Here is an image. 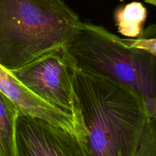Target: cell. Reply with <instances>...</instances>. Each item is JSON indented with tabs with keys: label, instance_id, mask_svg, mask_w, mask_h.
Here are the masks:
<instances>
[{
	"label": "cell",
	"instance_id": "9c48e42d",
	"mask_svg": "<svg viewBox=\"0 0 156 156\" xmlns=\"http://www.w3.org/2000/svg\"><path fill=\"white\" fill-rule=\"evenodd\" d=\"M114 37L123 45L145 50L156 58V24L143 30V34L137 38L120 37L115 34Z\"/></svg>",
	"mask_w": 156,
	"mask_h": 156
},
{
	"label": "cell",
	"instance_id": "5b68a950",
	"mask_svg": "<svg viewBox=\"0 0 156 156\" xmlns=\"http://www.w3.org/2000/svg\"><path fill=\"white\" fill-rule=\"evenodd\" d=\"M18 156H89L88 149L69 131L41 119L18 114Z\"/></svg>",
	"mask_w": 156,
	"mask_h": 156
},
{
	"label": "cell",
	"instance_id": "8992f818",
	"mask_svg": "<svg viewBox=\"0 0 156 156\" xmlns=\"http://www.w3.org/2000/svg\"><path fill=\"white\" fill-rule=\"evenodd\" d=\"M0 91L16 106L19 114L41 119L76 135L86 145L87 137L65 113L38 98L0 66Z\"/></svg>",
	"mask_w": 156,
	"mask_h": 156
},
{
	"label": "cell",
	"instance_id": "277c9868",
	"mask_svg": "<svg viewBox=\"0 0 156 156\" xmlns=\"http://www.w3.org/2000/svg\"><path fill=\"white\" fill-rule=\"evenodd\" d=\"M73 66L62 47L9 71L38 98L67 114L88 137L73 87Z\"/></svg>",
	"mask_w": 156,
	"mask_h": 156
},
{
	"label": "cell",
	"instance_id": "7a4b0ae2",
	"mask_svg": "<svg viewBox=\"0 0 156 156\" xmlns=\"http://www.w3.org/2000/svg\"><path fill=\"white\" fill-rule=\"evenodd\" d=\"M81 22L62 0H0V66L16 69L62 48Z\"/></svg>",
	"mask_w": 156,
	"mask_h": 156
},
{
	"label": "cell",
	"instance_id": "ba28073f",
	"mask_svg": "<svg viewBox=\"0 0 156 156\" xmlns=\"http://www.w3.org/2000/svg\"><path fill=\"white\" fill-rule=\"evenodd\" d=\"M147 18V10L140 2H132L119 6L114 12L118 32L126 38H137L143 34Z\"/></svg>",
	"mask_w": 156,
	"mask_h": 156
},
{
	"label": "cell",
	"instance_id": "6da1fadb",
	"mask_svg": "<svg viewBox=\"0 0 156 156\" xmlns=\"http://www.w3.org/2000/svg\"><path fill=\"white\" fill-rule=\"evenodd\" d=\"M73 83L88 133L89 156H135L150 118L136 95L74 65Z\"/></svg>",
	"mask_w": 156,
	"mask_h": 156
},
{
	"label": "cell",
	"instance_id": "30bf717a",
	"mask_svg": "<svg viewBox=\"0 0 156 156\" xmlns=\"http://www.w3.org/2000/svg\"><path fill=\"white\" fill-rule=\"evenodd\" d=\"M135 156H156V119L149 118Z\"/></svg>",
	"mask_w": 156,
	"mask_h": 156
},
{
	"label": "cell",
	"instance_id": "8fae6325",
	"mask_svg": "<svg viewBox=\"0 0 156 156\" xmlns=\"http://www.w3.org/2000/svg\"><path fill=\"white\" fill-rule=\"evenodd\" d=\"M145 2L153 5H156V0H145Z\"/></svg>",
	"mask_w": 156,
	"mask_h": 156
},
{
	"label": "cell",
	"instance_id": "3957f363",
	"mask_svg": "<svg viewBox=\"0 0 156 156\" xmlns=\"http://www.w3.org/2000/svg\"><path fill=\"white\" fill-rule=\"evenodd\" d=\"M63 48L76 68L127 88L143 103L149 117L156 119L155 56L123 45L102 26L82 21Z\"/></svg>",
	"mask_w": 156,
	"mask_h": 156
},
{
	"label": "cell",
	"instance_id": "52a82bcc",
	"mask_svg": "<svg viewBox=\"0 0 156 156\" xmlns=\"http://www.w3.org/2000/svg\"><path fill=\"white\" fill-rule=\"evenodd\" d=\"M18 114L13 102L0 91V156H18L16 121Z\"/></svg>",
	"mask_w": 156,
	"mask_h": 156
}]
</instances>
